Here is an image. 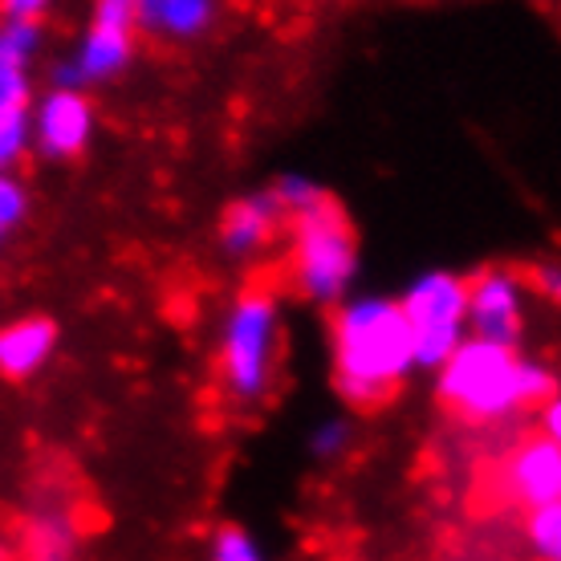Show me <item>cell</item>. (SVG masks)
<instances>
[{
	"label": "cell",
	"mask_w": 561,
	"mask_h": 561,
	"mask_svg": "<svg viewBox=\"0 0 561 561\" xmlns=\"http://www.w3.org/2000/svg\"><path fill=\"white\" fill-rule=\"evenodd\" d=\"M268 192L277 199V208L285 211V220H294L301 211H313V208H322L325 199H334L330 187H325L322 180L306 175V171H280L277 180L268 183Z\"/></svg>",
	"instance_id": "cell-15"
},
{
	"label": "cell",
	"mask_w": 561,
	"mask_h": 561,
	"mask_svg": "<svg viewBox=\"0 0 561 561\" xmlns=\"http://www.w3.org/2000/svg\"><path fill=\"white\" fill-rule=\"evenodd\" d=\"M61 0H0V21H28L45 25V16L54 13Z\"/></svg>",
	"instance_id": "cell-21"
},
{
	"label": "cell",
	"mask_w": 561,
	"mask_h": 561,
	"mask_svg": "<svg viewBox=\"0 0 561 561\" xmlns=\"http://www.w3.org/2000/svg\"><path fill=\"white\" fill-rule=\"evenodd\" d=\"M558 391V375L520 346H496L463 337L460 351L435 370V394L448 415L472 427L505 423L529 408H541Z\"/></svg>",
	"instance_id": "cell-2"
},
{
	"label": "cell",
	"mask_w": 561,
	"mask_h": 561,
	"mask_svg": "<svg viewBox=\"0 0 561 561\" xmlns=\"http://www.w3.org/2000/svg\"><path fill=\"white\" fill-rule=\"evenodd\" d=\"M534 289L541 297H549L553 306H561V261H549V265L534 268Z\"/></svg>",
	"instance_id": "cell-23"
},
{
	"label": "cell",
	"mask_w": 561,
	"mask_h": 561,
	"mask_svg": "<svg viewBox=\"0 0 561 561\" xmlns=\"http://www.w3.org/2000/svg\"><path fill=\"white\" fill-rule=\"evenodd\" d=\"M358 268V228L337 199L285 220V280L306 306H342L354 294Z\"/></svg>",
	"instance_id": "cell-4"
},
{
	"label": "cell",
	"mask_w": 561,
	"mask_h": 561,
	"mask_svg": "<svg viewBox=\"0 0 561 561\" xmlns=\"http://www.w3.org/2000/svg\"><path fill=\"white\" fill-rule=\"evenodd\" d=\"M537 435H546L549 444L561 448V387L537 408Z\"/></svg>",
	"instance_id": "cell-22"
},
{
	"label": "cell",
	"mask_w": 561,
	"mask_h": 561,
	"mask_svg": "<svg viewBox=\"0 0 561 561\" xmlns=\"http://www.w3.org/2000/svg\"><path fill=\"white\" fill-rule=\"evenodd\" d=\"M330 370L351 408H382L415 375L408 318L399 297L351 294L330 309Z\"/></svg>",
	"instance_id": "cell-1"
},
{
	"label": "cell",
	"mask_w": 561,
	"mask_h": 561,
	"mask_svg": "<svg viewBox=\"0 0 561 561\" xmlns=\"http://www.w3.org/2000/svg\"><path fill=\"white\" fill-rule=\"evenodd\" d=\"M496 484H501L508 505H520L525 513L553 505V501H561V448L549 444L546 435H525L501 460Z\"/></svg>",
	"instance_id": "cell-10"
},
{
	"label": "cell",
	"mask_w": 561,
	"mask_h": 561,
	"mask_svg": "<svg viewBox=\"0 0 561 561\" xmlns=\"http://www.w3.org/2000/svg\"><path fill=\"white\" fill-rule=\"evenodd\" d=\"M408 318L415 370H439L468 337V277L448 268H427L399 297Z\"/></svg>",
	"instance_id": "cell-5"
},
{
	"label": "cell",
	"mask_w": 561,
	"mask_h": 561,
	"mask_svg": "<svg viewBox=\"0 0 561 561\" xmlns=\"http://www.w3.org/2000/svg\"><path fill=\"white\" fill-rule=\"evenodd\" d=\"M28 139H33V154L45 163L82 159L99 139V102H94V94L66 90V85H45L42 94H33V106H28Z\"/></svg>",
	"instance_id": "cell-6"
},
{
	"label": "cell",
	"mask_w": 561,
	"mask_h": 561,
	"mask_svg": "<svg viewBox=\"0 0 561 561\" xmlns=\"http://www.w3.org/2000/svg\"><path fill=\"white\" fill-rule=\"evenodd\" d=\"M525 541L537 561H561V501L529 508L525 517Z\"/></svg>",
	"instance_id": "cell-18"
},
{
	"label": "cell",
	"mask_w": 561,
	"mask_h": 561,
	"mask_svg": "<svg viewBox=\"0 0 561 561\" xmlns=\"http://www.w3.org/2000/svg\"><path fill=\"white\" fill-rule=\"evenodd\" d=\"M285 309L277 289L244 285L232 294L216 322V379L237 411L261 408L277 387Z\"/></svg>",
	"instance_id": "cell-3"
},
{
	"label": "cell",
	"mask_w": 561,
	"mask_h": 561,
	"mask_svg": "<svg viewBox=\"0 0 561 561\" xmlns=\"http://www.w3.org/2000/svg\"><path fill=\"white\" fill-rule=\"evenodd\" d=\"M0 561H21V549H16L9 537H0Z\"/></svg>",
	"instance_id": "cell-24"
},
{
	"label": "cell",
	"mask_w": 561,
	"mask_h": 561,
	"mask_svg": "<svg viewBox=\"0 0 561 561\" xmlns=\"http://www.w3.org/2000/svg\"><path fill=\"white\" fill-rule=\"evenodd\" d=\"M525 297H529V285L520 280L517 268H480L477 277H468V337L496 342V346H520Z\"/></svg>",
	"instance_id": "cell-8"
},
{
	"label": "cell",
	"mask_w": 561,
	"mask_h": 561,
	"mask_svg": "<svg viewBox=\"0 0 561 561\" xmlns=\"http://www.w3.org/2000/svg\"><path fill=\"white\" fill-rule=\"evenodd\" d=\"M354 444V423L351 420H322L313 432H309L306 448L313 460H337L346 456Z\"/></svg>",
	"instance_id": "cell-20"
},
{
	"label": "cell",
	"mask_w": 561,
	"mask_h": 561,
	"mask_svg": "<svg viewBox=\"0 0 561 561\" xmlns=\"http://www.w3.org/2000/svg\"><path fill=\"white\" fill-rule=\"evenodd\" d=\"M280 232H285V211L277 208L268 187H256L225 204L216 225V244L228 265H253L277 244Z\"/></svg>",
	"instance_id": "cell-9"
},
{
	"label": "cell",
	"mask_w": 561,
	"mask_h": 561,
	"mask_svg": "<svg viewBox=\"0 0 561 561\" xmlns=\"http://www.w3.org/2000/svg\"><path fill=\"white\" fill-rule=\"evenodd\" d=\"M204 561H273V558H268V549L261 546V537H256L253 529L228 520L220 529H211Z\"/></svg>",
	"instance_id": "cell-16"
},
{
	"label": "cell",
	"mask_w": 561,
	"mask_h": 561,
	"mask_svg": "<svg viewBox=\"0 0 561 561\" xmlns=\"http://www.w3.org/2000/svg\"><path fill=\"white\" fill-rule=\"evenodd\" d=\"M61 330L49 313H21L0 325V379L28 382L54 363Z\"/></svg>",
	"instance_id": "cell-11"
},
{
	"label": "cell",
	"mask_w": 561,
	"mask_h": 561,
	"mask_svg": "<svg viewBox=\"0 0 561 561\" xmlns=\"http://www.w3.org/2000/svg\"><path fill=\"white\" fill-rule=\"evenodd\" d=\"M45 57V25L0 21V111H25L37 85L33 70Z\"/></svg>",
	"instance_id": "cell-12"
},
{
	"label": "cell",
	"mask_w": 561,
	"mask_h": 561,
	"mask_svg": "<svg viewBox=\"0 0 561 561\" xmlns=\"http://www.w3.org/2000/svg\"><path fill=\"white\" fill-rule=\"evenodd\" d=\"M82 549V525L70 501L42 496L21 529V558L25 561H78Z\"/></svg>",
	"instance_id": "cell-13"
},
{
	"label": "cell",
	"mask_w": 561,
	"mask_h": 561,
	"mask_svg": "<svg viewBox=\"0 0 561 561\" xmlns=\"http://www.w3.org/2000/svg\"><path fill=\"white\" fill-rule=\"evenodd\" d=\"M135 61H139V28H114L85 21L70 49L49 66V85L94 94V90L123 82L135 70Z\"/></svg>",
	"instance_id": "cell-7"
},
{
	"label": "cell",
	"mask_w": 561,
	"mask_h": 561,
	"mask_svg": "<svg viewBox=\"0 0 561 561\" xmlns=\"http://www.w3.org/2000/svg\"><path fill=\"white\" fill-rule=\"evenodd\" d=\"M33 211V192L16 171H0V249L21 232Z\"/></svg>",
	"instance_id": "cell-17"
},
{
	"label": "cell",
	"mask_w": 561,
	"mask_h": 561,
	"mask_svg": "<svg viewBox=\"0 0 561 561\" xmlns=\"http://www.w3.org/2000/svg\"><path fill=\"white\" fill-rule=\"evenodd\" d=\"M33 106V102H28ZM28 106L25 111H0V171H16L33 154L28 139Z\"/></svg>",
	"instance_id": "cell-19"
},
{
	"label": "cell",
	"mask_w": 561,
	"mask_h": 561,
	"mask_svg": "<svg viewBox=\"0 0 561 561\" xmlns=\"http://www.w3.org/2000/svg\"><path fill=\"white\" fill-rule=\"evenodd\" d=\"M139 4V37L163 45L204 42L220 21V0H135Z\"/></svg>",
	"instance_id": "cell-14"
}]
</instances>
